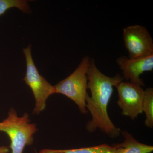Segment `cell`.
I'll return each mask as SVG.
<instances>
[{
    "instance_id": "cell-10",
    "label": "cell",
    "mask_w": 153,
    "mask_h": 153,
    "mask_svg": "<svg viewBox=\"0 0 153 153\" xmlns=\"http://www.w3.org/2000/svg\"><path fill=\"white\" fill-rule=\"evenodd\" d=\"M143 112L146 115L145 125L151 128L153 127V89L149 88L145 90L142 104Z\"/></svg>"
},
{
    "instance_id": "cell-2",
    "label": "cell",
    "mask_w": 153,
    "mask_h": 153,
    "mask_svg": "<svg viewBox=\"0 0 153 153\" xmlns=\"http://www.w3.org/2000/svg\"><path fill=\"white\" fill-rule=\"evenodd\" d=\"M37 130L36 125L30 123L28 114L19 117L13 108L10 109L7 117L0 122V132L5 133L10 140L11 153H23L26 146L33 144Z\"/></svg>"
},
{
    "instance_id": "cell-4",
    "label": "cell",
    "mask_w": 153,
    "mask_h": 153,
    "mask_svg": "<svg viewBox=\"0 0 153 153\" xmlns=\"http://www.w3.org/2000/svg\"><path fill=\"white\" fill-rule=\"evenodd\" d=\"M23 52L27 67L23 80L31 88L34 95L35 106L33 114L38 115L46 108L47 99L55 94V87L39 73L32 56V46L29 45L23 49Z\"/></svg>"
},
{
    "instance_id": "cell-9",
    "label": "cell",
    "mask_w": 153,
    "mask_h": 153,
    "mask_svg": "<svg viewBox=\"0 0 153 153\" xmlns=\"http://www.w3.org/2000/svg\"><path fill=\"white\" fill-rule=\"evenodd\" d=\"M114 146L106 144L90 147L71 149H41L39 153H114Z\"/></svg>"
},
{
    "instance_id": "cell-8",
    "label": "cell",
    "mask_w": 153,
    "mask_h": 153,
    "mask_svg": "<svg viewBox=\"0 0 153 153\" xmlns=\"http://www.w3.org/2000/svg\"><path fill=\"white\" fill-rule=\"evenodd\" d=\"M124 138L123 143L114 145V153H151L153 146L140 143L128 132L121 131Z\"/></svg>"
},
{
    "instance_id": "cell-13",
    "label": "cell",
    "mask_w": 153,
    "mask_h": 153,
    "mask_svg": "<svg viewBox=\"0 0 153 153\" xmlns=\"http://www.w3.org/2000/svg\"><path fill=\"white\" fill-rule=\"evenodd\" d=\"M34 153H38L37 152H36V151H35V152H34Z\"/></svg>"
},
{
    "instance_id": "cell-12",
    "label": "cell",
    "mask_w": 153,
    "mask_h": 153,
    "mask_svg": "<svg viewBox=\"0 0 153 153\" xmlns=\"http://www.w3.org/2000/svg\"><path fill=\"white\" fill-rule=\"evenodd\" d=\"M10 149L6 146H0V153H9Z\"/></svg>"
},
{
    "instance_id": "cell-6",
    "label": "cell",
    "mask_w": 153,
    "mask_h": 153,
    "mask_svg": "<svg viewBox=\"0 0 153 153\" xmlns=\"http://www.w3.org/2000/svg\"><path fill=\"white\" fill-rule=\"evenodd\" d=\"M115 87L118 94L117 104L122 111L123 115L135 119L143 113L145 90L139 85L123 81Z\"/></svg>"
},
{
    "instance_id": "cell-5",
    "label": "cell",
    "mask_w": 153,
    "mask_h": 153,
    "mask_svg": "<svg viewBox=\"0 0 153 153\" xmlns=\"http://www.w3.org/2000/svg\"><path fill=\"white\" fill-rule=\"evenodd\" d=\"M124 44L129 59L153 55V41L146 28L141 25L129 26L123 29Z\"/></svg>"
},
{
    "instance_id": "cell-11",
    "label": "cell",
    "mask_w": 153,
    "mask_h": 153,
    "mask_svg": "<svg viewBox=\"0 0 153 153\" xmlns=\"http://www.w3.org/2000/svg\"><path fill=\"white\" fill-rule=\"evenodd\" d=\"M13 8L19 9L25 13L32 12L27 1L25 0H0V16Z\"/></svg>"
},
{
    "instance_id": "cell-3",
    "label": "cell",
    "mask_w": 153,
    "mask_h": 153,
    "mask_svg": "<svg viewBox=\"0 0 153 153\" xmlns=\"http://www.w3.org/2000/svg\"><path fill=\"white\" fill-rule=\"evenodd\" d=\"M90 59L88 56L83 57L70 75L54 85L55 94H63L71 100L83 114L87 112L85 100L88 94L87 71Z\"/></svg>"
},
{
    "instance_id": "cell-7",
    "label": "cell",
    "mask_w": 153,
    "mask_h": 153,
    "mask_svg": "<svg viewBox=\"0 0 153 153\" xmlns=\"http://www.w3.org/2000/svg\"><path fill=\"white\" fill-rule=\"evenodd\" d=\"M116 62L122 71L123 79L140 86H145V83L140 75L146 71L153 69V55L137 59H129L126 56H120Z\"/></svg>"
},
{
    "instance_id": "cell-1",
    "label": "cell",
    "mask_w": 153,
    "mask_h": 153,
    "mask_svg": "<svg viewBox=\"0 0 153 153\" xmlns=\"http://www.w3.org/2000/svg\"><path fill=\"white\" fill-rule=\"evenodd\" d=\"M88 88L91 97L88 94L85 100L86 108L90 111L92 119L86 125L90 133L100 130L111 138L120 134L121 131L114 124L108 113V106L111 98L113 87L123 78L117 74L113 77L106 76L99 70L94 59H91L87 71Z\"/></svg>"
}]
</instances>
